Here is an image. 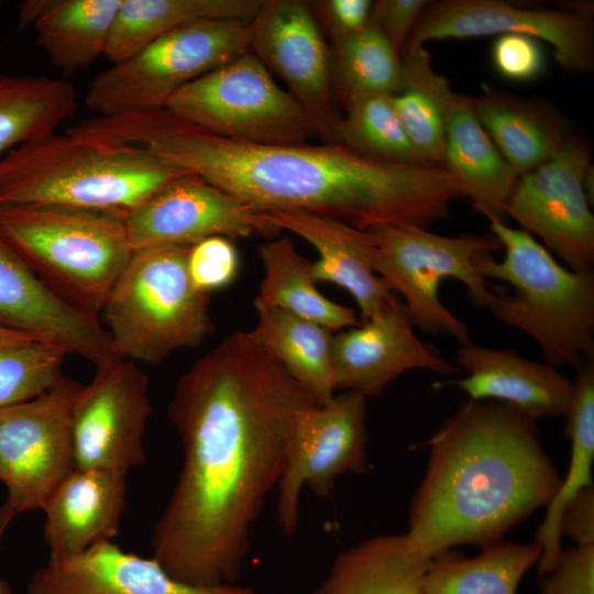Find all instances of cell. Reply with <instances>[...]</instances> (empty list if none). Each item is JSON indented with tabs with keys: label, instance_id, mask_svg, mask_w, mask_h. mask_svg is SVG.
<instances>
[{
	"label": "cell",
	"instance_id": "4316f807",
	"mask_svg": "<svg viewBox=\"0 0 594 594\" xmlns=\"http://www.w3.org/2000/svg\"><path fill=\"white\" fill-rule=\"evenodd\" d=\"M430 561L405 534L375 536L341 552L312 594H425Z\"/></svg>",
	"mask_w": 594,
	"mask_h": 594
},
{
	"label": "cell",
	"instance_id": "44dd1931",
	"mask_svg": "<svg viewBox=\"0 0 594 594\" xmlns=\"http://www.w3.org/2000/svg\"><path fill=\"white\" fill-rule=\"evenodd\" d=\"M455 365L465 376L453 381L471 400L510 405L534 420L565 416L573 381L557 367L527 359L510 348L472 340L457 350Z\"/></svg>",
	"mask_w": 594,
	"mask_h": 594
},
{
	"label": "cell",
	"instance_id": "277c9868",
	"mask_svg": "<svg viewBox=\"0 0 594 594\" xmlns=\"http://www.w3.org/2000/svg\"><path fill=\"white\" fill-rule=\"evenodd\" d=\"M186 174L138 145L53 132L0 158V207L65 206L128 213Z\"/></svg>",
	"mask_w": 594,
	"mask_h": 594
},
{
	"label": "cell",
	"instance_id": "f35d334b",
	"mask_svg": "<svg viewBox=\"0 0 594 594\" xmlns=\"http://www.w3.org/2000/svg\"><path fill=\"white\" fill-rule=\"evenodd\" d=\"M492 62L496 72L513 81L536 79L544 68L540 42L522 34L498 35L492 45Z\"/></svg>",
	"mask_w": 594,
	"mask_h": 594
},
{
	"label": "cell",
	"instance_id": "ffe728a7",
	"mask_svg": "<svg viewBox=\"0 0 594 594\" xmlns=\"http://www.w3.org/2000/svg\"><path fill=\"white\" fill-rule=\"evenodd\" d=\"M26 594H254L250 587L197 586L173 578L153 557L123 551L112 541L59 561L31 578Z\"/></svg>",
	"mask_w": 594,
	"mask_h": 594
},
{
	"label": "cell",
	"instance_id": "b9f144b4",
	"mask_svg": "<svg viewBox=\"0 0 594 594\" xmlns=\"http://www.w3.org/2000/svg\"><path fill=\"white\" fill-rule=\"evenodd\" d=\"M373 2L371 0H324L315 3L327 29L336 38L367 26Z\"/></svg>",
	"mask_w": 594,
	"mask_h": 594
},
{
	"label": "cell",
	"instance_id": "484cf974",
	"mask_svg": "<svg viewBox=\"0 0 594 594\" xmlns=\"http://www.w3.org/2000/svg\"><path fill=\"white\" fill-rule=\"evenodd\" d=\"M121 0H28L20 28L32 26L51 63L64 73L82 70L105 56Z\"/></svg>",
	"mask_w": 594,
	"mask_h": 594
},
{
	"label": "cell",
	"instance_id": "7a4b0ae2",
	"mask_svg": "<svg viewBox=\"0 0 594 594\" xmlns=\"http://www.w3.org/2000/svg\"><path fill=\"white\" fill-rule=\"evenodd\" d=\"M106 143L138 145L260 210H299L362 230L428 228L465 198L441 166L387 163L339 143L253 144L228 140L166 109L103 117Z\"/></svg>",
	"mask_w": 594,
	"mask_h": 594
},
{
	"label": "cell",
	"instance_id": "74e56055",
	"mask_svg": "<svg viewBox=\"0 0 594 594\" xmlns=\"http://www.w3.org/2000/svg\"><path fill=\"white\" fill-rule=\"evenodd\" d=\"M240 271V257L231 239L216 235L188 249L187 272L194 287L211 295L231 285Z\"/></svg>",
	"mask_w": 594,
	"mask_h": 594
},
{
	"label": "cell",
	"instance_id": "d590c367",
	"mask_svg": "<svg viewBox=\"0 0 594 594\" xmlns=\"http://www.w3.org/2000/svg\"><path fill=\"white\" fill-rule=\"evenodd\" d=\"M337 143L373 160L427 164L410 143L393 105V96L371 95L349 100Z\"/></svg>",
	"mask_w": 594,
	"mask_h": 594
},
{
	"label": "cell",
	"instance_id": "4dcf8cb0",
	"mask_svg": "<svg viewBox=\"0 0 594 594\" xmlns=\"http://www.w3.org/2000/svg\"><path fill=\"white\" fill-rule=\"evenodd\" d=\"M257 253L264 274L254 305L282 309L333 332L359 324L353 309L319 292L311 262L297 252L289 238L266 242Z\"/></svg>",
	"mask_w": 594,
	"mask_h": 594
},
{
	"label": "cell",
	"instance_id": "e0dca14e",
	"mask_svg": "<svg viewBox=\"0 0 594 594\" xmlns=\"http://www.w3.org/2000/svg\"><path fill=\"white\" fill-rule=\"evenodd\" d=\"M134 251L161 246L189 248L207 238L231 240L277 232L264 212L188 173L158 189L125 215Z\"/></svg>",
	"mask_w": 594,
	"mask_h": 594
},
{
	"label": "cell",
	"instance_id": "7c38bea8",
	"mask_svg": "<svg viewBox=\"0 0 594 594\" xmlns=\"http://www.w3.org/2000/svg\"><path fill=\"white\" fill-rule=\"evenodd\" d=\"M592 166L588 141L573 132L550 160L517 179L504 210L573 271L594 265V216L585 190Z\"/></svg>",
	"mask_w": 594,
	"mask_h": 594
},
{
	"label": "cell",
	"instance_id": "6da1fadb",
	"mask_svg": "<svg viewBox=\"0 0 594 594\" xmlns=\"http://www.w3.org/2000/svg\"><path fill=\"white\" fill-rule=\"evenodd\" d=\"M316 404L244 331L182 374L167 416L183 463L151 541L153 558L173 578L197 586L235 583L297 419Z\"/></svg>",
	"mask_w": 594,
	"mask_h": 594
},
{
	"label": "cell",
	"instance_id": "30bf717a",
	"mask_svg": "<svg viewBox=\"0 0 594 594\" xmlns=\"http://www.w3.org/2000/svg\"><path fill=\"white\" fill-rule=\"evenodd\" d=\"M165 109L238 142L299 144L315 135L304 109L251 51L185 86Z\"/></svg>",
	"mask_w": 594,
	"mask_h": 594
},
{
	"label": "cell",
	"instance_id": "cb8c5ba5",
	"mask_svg": "<svg viewBox=\"0 0 594 594\" xmlns=\"http://www.w3.org/2000/svg\"><path fill=\"white\" fill-rule=\"evenodd\" d=\"M483 129L520 177L550 160L572 135V122L554 106L482 86L472 98Z\"/></svg>",
	"mask_w": 594,
	"mask_h": 594
},
{
	"label": "cell",
	"instance_id": "ab89813d",
	"mask_svg": "<svg viewBox=\"0 0 594 594\" xmlns=\"http://www.w3.org/2000/svg\"><path fill=\"white\" fill-rule=\"evenodd\" d=\"M541 576V594H594V544L562 550L554 568Z\"/></svg>",
	"mask_w": 594,
	"mask_h": 594
},
{
	"label": "cell",
	"instance_id": "ee69618b",
	"mask_svg": "<svg viewBox=\"0 0 594 594\" xmlns=\"http://www.w3.org/2000/svg\"><path fill=\"white\" fill-rule=\"evenodd\" d=\"M36 339L29 334L0 327V346L14 345Z\"/></svg>",
	"mask_w": 594,
	"mask_h": 594
},
{
	"label": "cell",
	"instance_id": "52a82bcc",
	"mask_svg": "<svg viewBox=\"0 0 594 594\" xmlns=\"http://www.w3.org/2000/svg\"><path fill=\"white\" fill-rule=\"evenodd\" d=\"M188 249L136 250L116 280L99 319L121 360L157 365L212 332L211 295L191 284Z\"/></svg>",
	"mask_w": 594,
	"mask_h": 594
},
{
	"label": "cell",
	"instance_id": "d6a6232c",
	"mask_svg": "<svg viewBox=\"0 0 594 594\" xmlns=\"http://www.w3.org/2000/svg\"><path fill=\"white\" fill-rule=\"evenodd\" d=\"M77 110L68 81L0 72V154L56 132Z\"/></svg>",
	"mask_w": 594,
	"mask_h": 594
},
{
	"label": "cell",
	"instance_id": "8992f818",
	"mask_svg": "<svg viewBox=\"0 0 594 594\" xmlns=\"http://www.w3.org/2000/svg\"><path fill=\"white\" fill-rule=\"evenodd\" d=\"M119 211L65 206L0 207V232L36 276L96 316L134 250Z\"/></svg>",
	"mask_w": 594,
	"mask_h": 594
},
{
	"label": "cell",
	"instance_id": "f6af8a7d",
	"mask_svg": "<svg viewBox=\"0 0 594 594\" xmlns=\"http://www.w3.org/2000/svg\"><path fill=\"white\" fill-rule=\"evenodd\" d=\"M14 517L6 509L0 507V540L11 520ZM0 594H12L10 585L2 579H0Z\"/></svg>",
	"mask_w": 594,
	"mask_h": 594
},
{
	"label": "cell",
	"instance_id": "8fae6325",
	"mask_svg": "<svg viewBox=\"0 0 594 594\" xmlns=\"http://www.w3.org/2000/svg\"><path fill=\"white\" fill-rule=\"evenodd\" d=\"M82 384L64 376L45 394L0 408L1 506L13 517L43 508L76 469L72 410Z\"/></svg>",
	"mask_w": 594,
	"mask_h": 594
},
{
	"label": "cell",
	"instance_id": "603a6c76",
	"mask_svg": "<svg viewBox=\"0 0 594 594\" xmlns=\"http://www.w3.org/2000/svg\"><path fill=\"white\" fill-rule=\"evenodd\" d=\"M123 474L75 469L42 510L48 561L76 557L118 535L127 507Z\"/></svg>",
	"mask_w": 594,
	"mask_h": 594
},
{
	"label": "cell",
	"instance_id": "60d3db41",
	"mask_svg": "<svg viewBox=\"0 0 594 594\" xmlns=\"http://www.w3.org/2000/svg\"><path fill=\"white\" fill-rule=\"evenodd\" d=\"M429 3L427 0L374 1L370 22L402 57L416 23Z\"/></svg>",
	"mask_w": 594,
	"mask_h": 594
},
{
	"label": "cell",
	"instance_id": "d6986e66",
	"mask_svg": "<svg viewBox=\"0 0 594 594\" xmlns=\"http://www.w3.org/2000/svg\"><path fill=\"white\" fill-rule=\"evenodd\" d=\"M0 327L57 344L96 367L118 360L100 319L55 295L1 232Z\"/></svg>",
	"mask_w": 594,
	"mask_h": 594
},
{
	"label": "cell",
	"instance_id": "5b68a950",
	"mask_svg": "<svg viewBox=\"0 0 594 594\" xmlns=\"http://www.w3.org/2000/svg\"><path fill=\"white\" fill-rule=\"evenodd\" d=\"M486 218L504 256H485L477 270L514 289L494 293L486 309L534 340L546 363L576 370L594 358L593 271L570 270L528 232Z\"/></svg>",
	"mask_w": 594,
	"mask_h": 594
},
{
	"label": "cell",
	"instance_id": "d4e9b609",
	"mask_svg": "<svg viewBox=\"0 0 594 594\" xmlns=\"http://www.w3.org/2000/svg\"><path fill=\"white\" fill-rule=\"evenodd\" d=\"M442 167L475 209L503 219L519 177L477 120L472 98L457 91L446 110Z\"/></svg>",
	"mask_w": 594,
	"mask_h": 594
},
{
	"label": "cell",
	"instance_id": "83f0119b",
	"mask_svg": "<svg viewBox=\"0 0 594 594\" xmlns=\"http://www.w3.org/2000/svg\"><path fill=\"white\" fill-rule=\"evenodd\" d=\"M257 322L246 331L289 375L322 405L336 395L331 346L333 331L278 308L254 305Z\"/></svg>",
	"mask_w": 594,
	"mask_h": 594
},
{
	"label": "cell",
	"instance_id": "7bdbcfd3",
	"mask_svg": "<svg viewBox=\"0 0 594 594\" xmlns=\"http://www.w3.org/2000/svg\"><path fill=\"white\" fill-rule=\"evenodd\" d=\"M560 535L573 540L575 546L594 544V490H583L563 508Z\"/></svg>",
	"mask_w": 594,
	"mask_h": 594
},
{
	"label": "cell",
	"instance_id": "e575fe53",
	"mask_svg": "<svg viewBox=\"0 0 594 594\" xmlns=\"http://www.w3.org/2000/svg\"><path fill=\"white\" fill-rule=\"evenodd\" d=\"M330 59L332 84L345 103L363 96H394L402 88V57L371 22L361 31L333 38Z\"/></svg>",
	"mask_w": 594,
	"mask_h": 594
},
{
	"label": "cell",
	"instance_id": "f1b7e54d",
	"mask_svg": "<svg viewBox=\"0 0 594 594\" xmlns=\"http://www.w3.org/2000/svg\"><path fill=\"white\" fill-rule=\"evenodd\" d=\"M265 0H121L105 57L119 63L157 37L204 20L237 19L252 22Z\"/></svg>",
	"mask_w": 594,
	"mask_h": 594
},
{
	"label": "cell",
	"instance_id": "836d02e7",
	"mask_svg": "<svg viewBox=\"0 0 594 594\" xmlns=\"http://www.w3.org/2000/svg\"><path fill=\"white\" fill-rule=\"evenodd\" d=\"M402 65L403 85L393 96L395 111L424 162L442 167L444 117L454 90L448 79L433 69L425 46L406 50Z\"/></svg>",
	"mask_w": 594,
	"mask_h": 594
},
{
	"label": "cell",
	"instance_id": "7402d4cb",
	"mask_svg": "<svg viewBox=\"0 0 594 594\" xmlns=\"http://www.w3.org/2000/svg\"><path fill=\"white\" fill-rule=\"evenodd\" d=\"M263 212L275 229L292 232L316 249L319 257L311 262L314 279L345 289L354 298L362 321L377 315L396 298L373 270L370 230L299 210Z\"/></svg>",
	"mask_w": 594,
	"mask_h": 594
},
{
	"label": "cell",
	"instance_id": "8d00e7d4",
	"mask_svg": "<svg viewBox=\"0 0 594 594\" xmlns=\"http://www.w3.org/2000/svg\"><path fill=\"white\" fill-rule=\"evenodd\" d=\"M67 355L59 345L40 339L0 346V408L52 389L65 376L63 364Z\"/></svg>",
	"mask_w": 594,
	"mask_h": 594
},
{
	"label": "cell",
	"instance_id": "bcb514c9",
	"mask_svg": "<svg viewBox=\"0 0 594 594\" xmlns=\"http://www.w3.org/2000/svg\"><path fill=\"white\" fill-rule=\"evenodd\" d=\"M1 3H2V2L0 1V6H1Z\"/></svg>",
	"mask_w": 594,
	"mask_h": 594
},
{
	"label": "cell",
	"instance_id": "ac0fdd59",
	"mask_svg": "<svg viewBox=\"0 0 594 594\" xmlns=\"http://www.w3.org/2000/svg\"><path fill=\"white\" fill-rule=\"evenodd\" d=\"M402 300L394 301L362 323L332 337L331 365L336 391L374 397L411 370L442 375L461 373L436 349L421 341Z\"/></svg>",
	"mask_w": 594,
	"mask_h": 594
},
{
	"label": "cell",
	"instance_id": "1f68e13d",
	"mask_svg": "<svg viewBox=\"0 0 594 594\" xmlns=\"http://www.w3.org/2000/svg\"><path fill=\"white\" fill-rule=\"evenodd\" d=\"M541 556L538 542L499 541L473 558L450 551L431 559L425 594H516L525 573Z\"/></svg>",
	"mask_w": 594,
	"mask_h": 594
},
{
	"label": "cell",
	"instance_id": "9a60e30c",
	"mask_svg": "<svg viewBox=\"0 0 594 594\" xmlns=\"http://www.w3.org/2000/svg\"><path fill=\"white\" fill-rule=\"evenodd\" d=\"M522 34L547 42L559 66L573 75L594 67V23L590 9H527L503 0L430 1L406 50L431 41Z\"/></svg>",
	"mask_w": 594,
	"mask_h": 594
},
{
	"label": "cell",
	"instance_id": "f546056e",
	"mask_svg": "<svg viewBox=\"0 0 594 594\" xmlns=\"http://www.w3.org/2000/svg\"><path fill=\"white\" fill-rule=\"evenodd\" d=\"M566 418L565 433L571 441L570 463L565 476L548 504L546 516L536 531V542L541 547L538 572L551 571L563 550L560 519L565 505L580 492L593 486L594 461V359L576 369L573 394Z\"/></svg>",
	"mask_w": 594,
	"mask_h": 594
},
{
	"label": "cell",
	"instance_id": "9c48e42d",
	"mask_svg": "<svg viewBox=\"0 0 594 594\" xmlns=\"http://www.w3.org/2000/svg\"><path fill=\"white\" fill-rule=\"evenodd\" d=\"M251 22L204 20L157 37L90 82L85 102L96 116L165 109L185 86L250 51Z\"/></svg>",
	"mask_w": 594,
	"mask_h": 594
},
{
	"label": "cell",
	"instance_id": "3957f363",
	"mask_svg": "<svg viewBox=\"0 0 594 594\" xmlns=\"http://www.w3.org/2000/svg\"><path fill=\"white\" fill-rule=\"evenodd\" d=\"M409 506V546L431 560L462 544L482 549L547 507L562 476L536 420L495 400L461 404L428 439Z\"/></svg>",
	"mask_w": 594,
	"mask_h": 594
},
{
	"label": "cell",
	"instance_id": "5bb4252c",
	"mask_svg": "<svg viewBox=\"0 0 594 594\" xmlns=\"http://www.w3.org/2000/svg\"><path fill=\"white\" fill-rule=\"evenodd\" d=\"M151 411L148 377L136 363L117 360L96 367L72 410L76 469L127 475L142 465Z\"/></svg>",
	"mask_w": 594,
	"mask_h": 594
},
{
	"label": "cell",
	"instance_id": "4fadbf2b",
	"mask_svg": "<svg viewBox=\"0 0 594 594\" xmlns=\"http://www.w3.org/2000/svg\"><path fill=\"white\" fill-rule=\"evenodd\" d=\"M367 440L366 397L360 393L342 392L300 413L276 487L278 522L286 535L297 527L302 488L327 497L338 477L363 472Z\"/></svg>",
	"mask_w": 594,
	"mask_h": 594
},
{
	"label": "cell",
	"instance_id": "ba28073f",
	"mask_svg": "<svg viewBox=\"0 0 594 594\" xmlns=\"http://www.w3.org/2000/svg\"><path fill=\"white\" fill-rule=\"evenodd\" d=\"M373 237L372 266L388 289L396 293L414 327L428 333H444L460 345L471 341L464 321L440 299L446 279L461 282L472 304L485 308L493 286L477 270L485 256L502 250L492 237H446L428 228L383 224L369 229Z\"/></svg>",
	"mask_w": 594,
	"mask_h": 594
},
{
	"label": "cell",
	"instance_id": "2e32d148",
	"mask_svg": "<svg viewBox=\"0 0 594 594\" xmlns=\"http://www.w3.org/2000/svg\"><path fill=\"white\" fill-rule=\"evenodd\" d=\"M250 51L288 87L315 136L337 143L342 116L333 96L330 50L314 11L301 0H265L251 22Z\"/></svg>",
	"mask_w": 594,
	"mask_h": 594
}]
</instances>
